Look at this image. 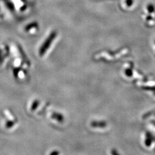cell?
<instances>
[{"label": "cell", "mask_w": 155, "mask_h": 155, "mask_svg": "<svg viewBox=\"0 0 155 155\" xmlns=\"http://www.w3.org/2000/svg\"><path fill=\"white\" fill-rule=\"evenodd\" d=\"M125 4L128 7L133 5V0H125Z\"/></svg>", "instance_id": "cell-2"}, {"label": "cell", "mask_w": 155, "mask_h": 155, "mask_svg": "<svg viewBox=\"0 0 155 155\" xmlns=\"http://www.w3.org/2000/svg\"><path fill=\"white\" fill-rule=\"evenodd\" d=\"M147 8V11L150 14L152 13L153 12L155 11V6L152 4H150L149 5H148Z\"/></svg>", "instance_id": "cell-1"}, {"label": "cell", "mask_w": 155, "mask_h": 155, "mask_svg": "<svg viewBox=\"0 0 155 155\" xmlns=\"http://www.w3.org/2000/svg\"><path fill=\"white\" fill-rule=\"evenodd\" d=\"M151 19H152V17L150 16H148L147 17V20H151Z\"/></svg>", "instance_id": "cell-3"}]
</instances>
